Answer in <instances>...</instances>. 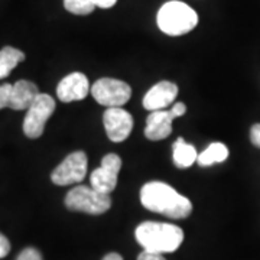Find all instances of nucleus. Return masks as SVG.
<instances>
[{
    "instance_id": "f257e3e1",
    "label": "nucleus",
    "mask_w": 260,
    "mask_h": 260,
    "mask_svg": "<svg viewBox=\"0 0 260 260\" xmlns=\"http://www.w3.org/2000/svg\"><path fill=\"white\" fill-rule=\"evenodd\" d=\"M140 203L152 213L162 214L175 220L185 218L192 211V204L186 197L160 181H152L142 186Z\"/></svg>"
},
{
    "instance_id": "f03ea898",
    "label": "nucleus",
    "mask_w": 260,
    "mask_h": 260,
    "mask_svg": "<svg viewBox=\"0 0 260 260\" xmlns=\"http://www.w3.org/2000/svg\"><path fill=\"white\" fill-rule=\"evenodd\" d=\"M135 236L145 250L159 254L175 251L184 242L182 229L168 223L145 221L138 225Z\"/></svg>"
},
{
    "instance_id": "7ed1b4c3",
    "label": "nucleus",
    "mask_w": 260,
    "mask_h": 260,
    "mask_svg": "<svg viewBox=\"0 0 260 260\" xmlns=\"http://www.w3.org/2000/svg\"><path fill=\"white\" fill-rule=\"evenodd\" d=\"M159 29L169 37H181L191 32L198 25V15L182 2H168L158 12Z\"/></svg>"
},
{
    "instance_id": "20e7f679",
    "label": "nucleus",
    "mask_w": 260,
    "mask_h": 260,
    "mask_svg": "<svg viewBox=\"0 0 260 260\" xmlns=\"http://www.w3.org/2000/svg\"><path fill=\"white\" fill-rule=\"evenodd\" d=\"M65 207L70 211L100 215L110 210L112 198L109 194L99 192L93 186L78 185L65 197Z\"/></svg>"
},
{
    "instance_id": "39448f33",
    "label": "nucleus",
    "mask_w": 260,
    "mask_h": 260,
    "mask_svg": "<svg viewBox=\"0 0 260 260\" xmlns=\"http://www.w3.org/2000/svg\"><path fill=\"white\" fill-rule=\"evenodd\" d=\"M37 84L28 80H19L15 84L0 85V110L9 107L12 110H28L38 97Z\"/></svg>"
},
{
    "instance_id": "423d86ee",
    "label": "nucleus",
    "mask_w": 260,
    "mask_h": 260,
    "mask_svg": "<svg viewBox=\"0 0 260 260\" xmlns=\"http://www.w3.org/2000/svg\"><path fill=\"white\" fill-rule=\"evenodd\" d=\"M55 110V100L48 94H38L30 104L23 120V133L29 139H38L42 136L48 119Z\"/></svg>"
},
{
    "instance_id": "0eeeda50",
    "label": "nucleus",
    "mask_w": 260,
    "mask_h": 260,
    "mask_svg": "<svg viewBox=\"0 0 260 260\" xmlns=\"http://www.w3.org/2000/svg\"><path fill=\"white\" fill-rule=\"evenodd\" d=\"M94 100L106 107H121L132 97V88L127 83L116 78H100L91 85Z\"/></svg>"
},
{
    "instance_id": "6e6552de",
    "label": "nucleus",
    "mask_w": 260,
    "mask_h": 260,
    "mask_svg": "<svg viewBox=\"0 0 260 260\" xmlns=\"http://www.w3.org/2000/svg\"><path fill=\"white\" fill-rule=\"evenodd\" d=\"M88 159L83 150L70 153L67 158L52 171L51 181L55 185L65 186L81 182L87 175Z\"/></svg>"
},
{
    "instance_id": "1a4fd4ad",
    "label": "nucleus",
    "mask_w": 260,
    "mask_h": 260,
    "mask_svg": "<svg viewBox=\"0 0 260 260\" xmlns=\"http://www.w3.org/2000/svg\"><path fill=\"white\" fill-rule=\"evenodd\" d=\"M121 168V159L116 153H109L102 159V165L93 171L90 182L94 189L103 194H112L117 186V178Z\"/></svg>"
},
{
    "instance_id": "9d476101",
    "label": "nucleus",
    "mask_w": 260,
    "mask_h": 260,
    "mask_svg": "<svg viewBox=\"0 0 260 260\" xmlns=\"http://www.w3.org/2000/svg\"><path fill=\"white\" fill-rule=\"evenodd\" d=\"M104 129L109 139L116 143L126 140L133 129V117L121 107H110L103 114Z\"/></svg>"
},
{
    "instance_id": "9b49d317",
    "label": "nucleus",
    "mask_w": 260,
    "mask_h": 260,
    "mask_svg": "<svg viewBox=\"0 0 260 260\" xmlns=\"http://www.w3.org/2000/svg\"><path fill=\"white\" fill-rule=\"evenodd\" d=\"M90 91H91V85L88 83V78L83 73L68 74L59 81L56 87V95L62 103L84 100Z\"/></svg>"
},
{
    "instance_id": "f8f14e48",
    "label": "nucleus",
    "mask_w": 260,
    "mask_h": 260,
    "mask_svg": "<svg viewBox=\"0 0 260 260\" xmlns=\"http://www.w3.org/2000/svg\"><path fill=\"white\" fill-rule=\"evenodd\" d=\"M178 95V85L171 81H160L155 84L143 97V107L149 112L165 110L175 102Z\"/></svg>"
},
{
    "instance_id": "ddd939ff",
    "label": "nucleus",
    "mask_w": 260,
    "mask_h": 260,
    "mask_svg": "<svg viewBox=\"0 0 260 260\" xmlns=\"http://www.w3.org/2000/svg\"><path fill=\"white\" fill-rule=\"evenodd\" d=\"M175 119L171 110H155L149 113L145 127V136L149 140H164L172 133V121Z\"/></svg>"
},
{
    "instance_id": "4468645a",
    "label": "nucleus",
    "mask_w": 260,
    "mask_h": 260,
    "mask_svg": "<svg viewBox=\"0 0 260 260\" xmlns=\"http://www.w3.org/2000/svg\"><path fill=\"white\" fill-rule=\"evenodd\" d=\"M197 159H198L197 149L192 145L186 143L182 138H178L174 143V164L181 169H185L194 165Z\"/></svg>"
},
{
    "instance_id": "2eb2a0df",
    "label": "nucleus",
    "mask_w": 260,
    "mask_h": 260,
    "mask_svg": "<svg viewBox=\"0 0 260 260\" xmlns=\"http://www.w3.org/2000/svg\"><path fill=\"white\" fill-rule=\"evenodd\" d=\"M229 158V149L221 142H214L204 152L198 153V165L200 167H211L214 164H221Z\"/></svg>"
},
{
    "instance_id": "dca6fc26",
    "label": "nucleus",
    "mask_w": 260,
    "mask_h": 260,
    "mask_svg": "<svg viewBox=\"0 0 260 260\" xmlns=\"http://www.w3.org/2000/svg\"><path fill=\"white\" fill-rule=\"evenodd\" d=\"M23 59H25V54L16 48H2L0 49V80L6 78Z\"/></svg>"
},
{
    "instance_id": "f3484780",
    "label": "nucleus",
    "mask_w": 260,
    "mask_h": 260,
    "mask_svg": "<svg viewBox=\"0 0 260 260\" xmlns=\"http://www.w3.org/2000/svg\"><path fill=\"white\" fill-rule=\"evenodd\" d=\"M64 6L70 13L80 15V16L90 15L97 8L94 0H64Z\"/></svg>"
},
{
    "instance_id": "a211bd4d",
    "label": "nucleus",
    "mask_w": 260,
    "mask_h": 260,
    "mask_svg": "<svg viewBox=\"0 0 260 260\" xmlns=\"http://www.w3.org/2000/svg\"><path fill=\"white\" fill-rule=\"evenodd\" d=\"M16 260H44L42 254L39 253V250L34 249V247H26L19 253V256Z\"/></svg>"
},
{
    "instance_id": "6ab92c4d",
    "label": "nucleus",
    "mask_w": 260,
    "mask_h": 260,
    "mask_svg": "<svg viewBox=\"0 0 260 260\" xmlns=\"http://www.w3.org/2000/svg\"><path fill=\"white\" fill-rule=\"evenodd\" d=\"M250 142L254 145V146L260 148V123H256V124H253V126H251Z\"/></svg>"
},
{
    "instance_id": "aec40b11",
    "label": "nucleus",
    "mask_w": 260,
    "mask_h": 260,
    "mask_svg": "<svg viewBox=\"0 0 260 260\" xmlns=\"http://www.w3.org/2000/svg\"><path fill=\"white\" fill-rule=\"evenodd\" d=\"M10 251V243L9 240L0 233V259L2 257H5V256H8Z\"/></svg>"
},
{
    "instance_id": "412c9836",
    "label": "nucleus",
    "mask_w": 260,
    "mask_h": 260,
    "mask_svg": "<svg viewBox=\"0 0 260 260\" xmlns=\"http://www.w3.org/2000/svg\"><path fill=\"white\" fill-rule=\"evenodd\" d=\"M138 260H165L164 254H159V253H152V251L143 250L139 254Z\"/></svg>"
},
{
    "instance_id": "4be33fe9",
    "label": "nucleus",
    "mask_w": 260,
    "mask_h": 260,
    "mask_svg": "<svg viewBox=\"0 0 260 260\" xmlns=\"http://www.w3.org/2000/svg\"><path fill=\"white\" fill-rule=\"evenodd\" d=\"M171 112L174 113V116H175V119L177 117H181V116H184L186 113V106L184 103H175L174 106H172V109H171Z\"/></svg>"
},
{
    "instance_id": "5701e85b",
    "label": "nucleus",
    "mask_w": 260,
    "mask_h": 260,
    "mask_svg": "<svg viewBox=\"0 0 260 260\" xmlns=\"http://www.w3.org/2000/svg\"><path fill=\"white\" fill-rule=\"evenodd\" d=\"M117 0H94L95 6L97 8H102V9H110L116 5Z\"/></svg>"
},
{
    "instance_id": "b1692460",
    "label": "nucleus",
    "mask_w": 260,
    "mask_h": 260,
    "mask_svg": "<svg viewBox=\"0 0 260 260\" xmlns=\"http://www.w3.org/2000/svg\"><path fill=\"white\" fill-rule=\"evenodd\" d=\"M103 260H123L120 254H117V253H109V254H106Z\"/></svg>"
}]
</instances>
